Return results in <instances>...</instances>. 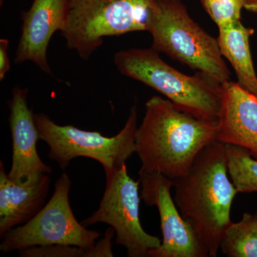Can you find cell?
Wrapping results in <instances>:
<instances>
[{"label": "cell", "instance_id": "obj_1", "mask_svg": "<svg viewBox=\"0 0 257 257\" xmlns=\"http://www.w3.org/2000/svg\"><path fill=\"white\" fill-rule=\"evenodd\" d=\"M216 135L217 121L199 119L168 99L152 96L136 134L139 174L157 172L172 180L182 177L199 154L217 141Z\"/></svg>", "mask_w": 257, "mask_h": 257}, {"label": "cell", "instance_id": "obj_2", "mask_svg": "<svg viewBox=\"0 0 257 257\" xmlns=\"http://www.w3.org/2000/svg\"><path fill=\"white\" fill-rule=\"evenodd\" d=\"M174 200L184 220L216 257L225 230L231 224V206L238 191L230 178L224 144L206 147L187 174L174 179Z\"/></svg>", "mask_w": 257, "mask_h": 257}, {"label": "cell", "instance_id": "obj_3", "mask_svg": "<svg viewBox=\"0 0 257 257\" xmlns=\"http://www.w3.org/2000/svg\"><path fill=\"white\" fill-rule=\"evenodd\" d=\"M160 53L153 47L121 50L115 54L114 63L120 73L155 89L181 110L217 121L222 84L202 72L186 75L169 65Z\"/></svg>", "mask_w": 257, "mask_h": 257}, {"label": "cell", "instance_id": "obj_4", "mask_svg": "<svg viewBox=\"0 0 257 257\" xmlns=\"http://www.w3.org/2000/svg\"><path fill=\"white\" fill-rule=\"evenodd\" d=\"M152 46L221 84L230 81L217 39L204 31L189 16L180 0H153L147 25Z\"/></svg>", "mask_w": 257, "mask_h": 257}, {"label": "cell", "instance_id": "obj_5", "mask_svg": "<svg viewBox=\"0 0 257 257\" xmlns=\"http://www.w3.org/2000/svg\"><path fill=\"white\" fill-rule=\"evenodd\" d=\"M153 0H66L60 32L67 48L87 60L106 37L147 31Z\"/></svg>", "mask_w": 257, "mask_h": 257}, {"label": "cell", "instance_id": "obj_6", "mask_svg": "<svg viewBox=\"0 0 257 257\" xmlns=\"http://www.w3.org/2000/svg\"><path fill=\"white\" fill-rule=\"evenodd\" d=\"M40 140L49 147V157L65 170L71 161L86 157L97 161L104 172L119 170L136 152L138 105L131 108L124 127L111 138L98 132L86 131L72 125L62 126L44 113L35 114Z\"/></svg>", "mask_w": 257, "mask_h": 257}, {"label": "cell", "instance_id": "obj_7", "mask_svg": "<svg viewBox=\"0 0 257 257\" xmlns=\"http://www.w3.org/2000/svg\"><path fill=\"white\" fill-rule=\"evenodd\" d=\"M71 182L63 173L55 184L50 201L28 222L13 228L3 236L0 251L7 253L33 246L70 245L92 247L101 236L76 219L69 203Z\"/></svg>", "mask_w": 257, "mask_h": 257}, {"label": "cell", "instance_id": "obj_8", "mask_svg": "<svg viewBox=\"0 0 257 257\" xmlns=\"http://www.w3.org/2000/svg\"><path fill=\"white\" fill-rule=\"evenodd\" d=\"M106 187L97 210L81 221L88 227L105 223L114 229L115 244L126 248L128 257H147L150 250L160 247L162 241L148 234L140 217V181L128 175L126 165L105 172Z\"/></svg>", "mask_w": 257, "mask_h": 257}, {"label": "cell", "instance_id": "obj_9", "mask_svg": "<svg viewBox=\"0 0 257 257\" xmlns=\"http://www.w3.org/2000/svg\"><path fill=\"white\" fill-rule=\"evenodd\" d=\"M140 175L141 199L160 214L162 241L149 251L151 257H207L209 251L182 217L172 196L174 182L157 172Z\"/></svg>", "mask_w": 257, "mask_h": 257}, {"label": "cell", "instance_id": "obj_10", "mask_svg": "<svg viewBox=\"0 0 257 257\" xmlns=\"http://www.w3.org/2000/svg\"><path fill=\"white\" fill-rule=\"evenodd\" d=\"M28 88L15 87L9 101V123L13 139V161L8 177L15 183H36L52 167L39 156L37 143L40 140L35 114L28 104Z\"/></svg>", "mask_w": 257, "mask_h": 257}, {"label": "cell", "instance_id": "obj_11", "mask_svg": "<svg viewBox=\"0 0 257 257\" xmlns=\"http://www.w3.org/2000/svg\"><path fill=\"white\" fill-rule=\"evenodd\" d=\"M66 0H34L23 14V24L15 54V63L33 62L45 73L52 74L47 52L55 32L63 28Z\"/></svg>", "mask_w": 257, "mask_h": 257}, {"label": "cell", "instance_id": "obj_12", "mask_svg": "<svg viewBox=\"0 0 257 257\" xmlns=\"http://www.w3.org/2000/svg\"><path fill=\"white\" fill-rule=\"evenodd\" d=\"M216 140L242 147L257 160V98L236 82L221 85Z\"/></svg>", "mask_w": 257, "mask_h": 257}, {"label": "cell", "instance_id": "obj_13", "mask_svg": "<svg viewBox=\"0 0 257 257\" xmlns=\"http://www.w3.org/2000/svg\"><path fill=\"white\" fill-rule=\"evenodd\" d=\"M51 179L45 175L36 183L19 184L8 177L0 162V236L28 222L45 205Z\"/></svg>", "mask_w": 257, "mask_h": 257}, {"label": "cell", "instance_id": "obj_14", "mask_svg": "<svg viewBox=\"0 0 257 257\" xmlns=\"http://www.w3.org/2000/svg\"><path fill=\"white\" fill-rule=\"evenodd\" d=\"M218 28L219 50L223 57L227 59L234 68L236 83L257 98V76L249 45L253 29L243 26L240 20Z\"/></svg>", "mask_w": 257, "mask_h": 257}, {"label": "cell", "instance_id": "obj_15", "mask_svg": "<svg viewBox=\"0 0 257 257\" xmlns=\"http://www.w3.org/2000/svg\"><path fill=\"white\" fill-rule=\"evenodd\" d=\"M220 249L229 257H257V217L244 213L241 220L231 221L223 234Z\"/></svg>", "mask_w": 257, "mask_h": 257}, {"label": "cell", "instance_id": "obj_16", "mask_svg": "<svg viewBox=\"0 0 257 257\" xmlns=\"http://www.w3.org/2000/svg\"><path fill=\"white\" fill-rule=\"evenodd\" d=\"M224 145L229 177L238 192H257V160L242 147Z\"/></svg>", "mask_w": 257, "mask_h": 257}, {"label": "cell", "instance_id": "obj_17", "mask_svg": "<svg viewBox=\"0 0 257 257\" xmlns=\"http://www.w3.org/2000/svg\"><path fill=\"white\" fill-rule=\"evenodd\" d=\"M115 231L112 227L106 230L104 237L92 247L84 248L70 245L33 246L19 251L21 257H112V243Z\"/></svg>", "mask_w": 257, "mask_h": 257}, {"label": "cell", "instance_id": "obj_18", "mask_svg": "<svg viewBox=\"0 0 257 257\" xmlns=\"http://www.w3.org/2000/svg\"><path fill=\"white\" fill-rule=\"evenodd\" d=\"M204 10L218 27L240 20L241 0H201Z\"/></svg>", "mask_w": 257, "mask_h": 257}, {"label": "cell", "instance_id": "obj_19", "mask_svg": "<svg viewBox=\"0 0 257 257\" xmlns=\"http://www.w3.org/2000/svg\"><path fill=\"white\" fill-rule=\"evenodd\" d=\"M10 42L7 39L0 40V81L4 80L7 73L10 70V62L8 50Z\"/></svg>", "mask_w": 257, "mask_h": 257}, {"label": "cell", "instance_id": "obj_20", "mask_svg": "<svg viewBox=\"0 0 257 257\" xmlns=\"http://www.w3.org/2000/svg\"><path fill=\"white\" fill-rule=\"evenodd\" d=\"M241 3L244 9L257 13V0H241Z\"/></svg>", "mask_w": 257, "mask_h": 257}, {"label": "cell", "instance_id": "obj_21", "mask_svg": "<svg viewBox=\"0 0 257 257\" xmlns=\"http://www.w3.org/2000/svg\"><path fill=\"white\" fill-rule=\"evenodd\" d=\"M255 215H256V217H257V211H256V214H255Z\"/></svg>", "mask_w": 257, "mask_h": 257}]
</instances>
